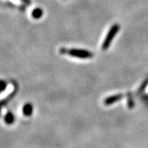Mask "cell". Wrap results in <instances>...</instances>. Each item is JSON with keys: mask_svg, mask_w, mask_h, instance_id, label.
Instances as JSON below:
<instances>
[{"mask_svg": "<svg viewBox=\"0 0 148 148\" xmlns=\"http://www.w3.org/2000/svg\"><path fill=\"white\" fill-rule=\"evenodd\" d=\"M32 111H33V108H32V105L29 103L24 105L23 108V114L26 116H31L32 114Z\"/></svg>", "mask_w": 148, "mask_h": 148, "instance_id": "cell-6", "label": "cell"}, {"mask_svg": "<svg viewBox=\"0 0 148 148\" xmlns=\"http://www.w3.org/2000/svg\"><path fill=\"white\" fill-rule=\"evenodd\" d=\"M16 93H17V90H14L13 92H11V93H10L8 96H6L5 99H2V100H0V111H1V110H2V108L3 106H5V105H7V104L8 103V102H9V101H11V100L14 97L15 95H16Z\"/></svg>", "mask_w": 148, "mask_h": 148, "instance_id": "cell-4", "label": "cell"}, {"mask_svg": "<svg viewBox=\"0 0 148 148\" xmlns=\"http://www.w3.org/2000/svg\"><path fill=\"white\" fill-rule=\"evenodd\" d=\"M21 1H22L23 2H24L25 4H26V5H29L30 4V0H21Z\"/></svg>", "mask_w": 148, "mask_h": 148, "instance_id": "cell-11", "label": "cell"}, {"mask_svg": "<svg viewBox=\"0 0 148 148\" xmlns=\"http://www.w3.org/2000/svg\"><path fill=\"white\" fill-rule=\"evenodd\" d=\"M127 104H128V107H129V108H130V109L133 108L134 105H135V103H134L133 99H132V98L131 93H128Z\"/></svg>", "mask_w": 148, "mask_h": 148, "instance_id": "cell-8", "label": "cell"}, {"mask_svg": "<svg viewBox=\"0 0 148 148\" xmlns=\"http://www.w3.org/2000/svg\"><path fill=\"white\" fill-rule=\"evenodd\" d=\"M120 30V25L119 24H114L111 27L110 30L108 31L107 34V36L104 40L103 43H102V45H101V48L104 51H106L108 49V47H110L111 42L114 40V37L116 36V33L119 32Z\"/></svg>", "mask_w": 148, "mask_h": 148, "instance_id": "cell-2", "label": "cell"}, {"mask_svg": "<svg viewBox=\"0 0 148 148\" xmlns=\"http://www.w3.org/2000/svg\"><path fill=\"white\" fill-rule=\"evenodd\" d=\"M42 15H43V11H42V9L39 8H35L32 12V17L35 19L41 18L42 17Z\"/></svg>", "mask_w": 148, "mask_h": 148, "instance_id": "cell-7", "label": "cell"}, {"mask_svg": "<svg viewBox=\"0 0 148 148\" xmlns=\"http://www.w3.org/2000/svg\"><path fill=\"white\" fill-rule=\"evenodd\" d=\"M7 82L3 80H0V94L3 92L7 89Z\"/></svg>", "mask_w": 148, "mask_h": 148, "instance_id": "cell-9", "label": "cell"}, {"mask_svg": "<svg viewBox=\"0 0 148 148\" xmlns=\"http://www.w3.org/2000/svg\"><path fill=\"white\" fill-rule=\"evenodd\" d=\"M60 53L63 54L70 55L74 57H77L81 59H90L93 57L94 54L92 52L82 49H60Z\"/></svg>", "mask_w": 148, "mask_h": 148, "instance_id": "cell-1", "label": "cell"}, {"mask_svg": "<svg viewBox=\"0 0 148 148\" xmlns=\"http://www.w3.org/2000/svg\"><path fill=\"white\" fill-rule=\"evenodd\" d=\"M14 115L13 114V113L11 111H8L6 113V114L5 115V116H4V120L8 125H11L12 123H14Z\"/></svg>", "mask_w": 148, "mask_h": 148, "instance_id": "cell-5", "label": "cell"}, {"mask_svg": "<svg viewBox=\"0 0 148 148\" xmlns=\"http://www.w3.org/2000/svg\"><path fill=\"white\" fill-rule=\"evenodd\" d=\"M147 85H148V81H146L145 82L143 83V84L141 85V87H140V89H139V92H142V91H144Z\"/></svg>", "mask_w": 148, "mask_h": 148, "instance_id": "cell-10", "label": "cell"}, {"mask_svg": "<svg viewBox=\"0 0 148 148\" xmlns=\"http://www.w3.org/2000/svg\"><path fill=\"white\" fill-rule=\"evenodd\" d=\"M123 97V96L122 94H117V95H115V96H109L107 99H105V101H104V104L105 105H111L122 99Z\"/></svg>", "mask_w": 148, "mask_h": 148, "instance_id": "cell-3", "label": "cell"}]
</instances>
